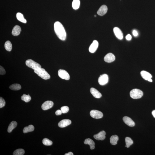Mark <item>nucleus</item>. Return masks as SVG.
Segmentation results:
<instances>
[{"label": "nucleus", "mask_w": 155, "mask_h": 155, "mask_svg": "<svg viewBox=\"0 0 155 155\" xmlns=\"http://www.w3.org/2000/svg\"><path fill=\"white\" fill-rule=\"evenodd\" d=\"M54 29L56 35L60 40L64 41L66 39V32L63 26L60 22H55L54 24Z\"/></svg>", "instance_id": "nucleus-1"}, {"label": "nucleus", "mask_w": 155, "mask_h": 155, "mask_svg": "<svg viewBox=\"0 0 155 155\" xmlns=\"http://www.w3.org/2000/svg\"><path fill=\"white\" fill-rule=\"evenodd\" d=\"M34 72L43 79L48 80L50 78V75L43 68H40L34 70Z\"/></svg>", "instance_id": "nucleus-2"}, {"label": "nucleus", "mask_w": 155, "mask_h": 155, "mask_svg": "<svg viewBox=\"0 0 155 155\" xmlns=\"http://www.w3.org/2000/svg\"><path fill=\"white\" fill-rule=\"evenodd\" d=\"M143 93L141 90L138 89H134L131 90L130 93V96L133 99H139L142 98Z\"/></svg>", "instance_id": "nucleus-3"}, {"label": "nucleus", "mask_w": 155, "mask_h": 155, "mask_svg": "<svg viewBox=\"0 0 155 155\" xmlns=\"http://www.w3.org/2000/svg\"><path fill=\"white\" fill-rule=\"evenodd\" d=\"M26 65L28 67L34 70H37L41 68V66L38 63L31 59H29L26 61Z\"/></svg>", "instance_id": "nucleus-4"}, {"label": "nucleus", "mask_w": 155, "mask_h": 155, "mask_svg": "<svg viewBox=\"0 0 155 155\" xmlns=\"http://www.w3.org/2000/svg\"><path fill=\"white\" fill-rule=\"evenodd\" d=\"M90 115L92 117L96 119L101 118L103 116V113L96 110H91L90 112Z\"/></svg>", "instance_id": "nucleus-5"}, {"label": "nucleus", "mask_w": 155, "mask_h": 155, "mask_svg": "<svg viewBox=\"0 0 155 155\" xmlns=\"http://www.w3.org/2000/svg\"><path fill=\"white\" fill-rule=\"evenodd\" d=\"M109 78L107 74H104L100 76L98 79V82L100 85H104L108 82Z\"/></svg>", "instance_id": "nucleus-6"}, {"label": "nucleus", "mask_w": 155, "mask_h": 155, "mask_svg": "<svg viewBox=\"0 0 155 155\" xmlns=\"http://www.w3.org/2000/svg\"><path fill=\"white\" fill-rule=\"evenodd\" d=\"M58 75L59 77L62 79L68 80L70 79V76L69 73L63 69H59L58 71Z\"/></svg>", "instance_id": "nucleus-7"}, {"label": "nucleus", "mask_w": 155, "mask_h": 155, "mask_svg": "<svg viewBox=\"0 0 155 155\" xmlns=\"http://www.w3.org/2000/svg\"><path fill=\"white\" fill-rule=\"evenodd\" d=\"M98 42L97 40H94L89 47V52L91 53H94L98 49Z\"/></svg>", "instance_id": "nucleus-8"}, {"label": "nucleus", "mask_w": 155, "mask_h": 155, "mask_svg": "<svg viewBox=\"0 0 155 155\" xmlns=\"http://www.w3.org/2000/svg\"><path fill=\"white\" fill-rule=\"evenodd\" d=\"M53 105V103L52 101H46L42 105V109L44 110H48L52 107Z\"/></svg>", "instance_id": "nucleus-9"}, {"label": "nucleus", "mask_w": 155, "mask_h": 155, "mask_svg": "<svg viewBox=\"0 0 155 155\" xmlns=\"http://www.w3.org/2000/svg\"><path fill=\"white\" fill-rule=\"evenodd\" d=\"M106 132L104 131L100 132L97 135H94V137L97 140H103L106 138Z\"/></svg>", "instance_id": "nucleus-10"}, {"label": "nucleus", "mask_w": 155, "mask_h": 155, "mask_svg": "<svg viewBox=\"0 0 155 155\" xmlns=\"http://www.w3.org/2000/svg\"><path fill=\"white\" fill-rule=\"evenodd\" d=\"M115 60V56L111 53L107 54L104 57L105 61L107 63H111L114 61Z\"/></svg>", "instance_id": "nucleus-11"}, {"label": "nucleus", "mask_w": 155, "mask_h": 155, "mask_svg": "<svg viewBox=\"0 0 155 155\" xmlns=\"http://www.w3.org/2000/svg\"><path fill=\"white\" fill-rule=\"evenodd\" d=\"M114 34L118 39L122 40L123 37L122 33L121 30L117 27H115L114 29Z\"/></svg>", "instance_id": "nucleus-12"}, {"label": "nucleus", "mask_w": 155, "mask_h": 155, "mask_svg": "<svg viewBox=\"0 0 155 155\" xmlns=\"http://www.w3.org/2000/svg\"><path fill=\"white\" fill-rule=\"evenodd\" d=\"M71 123V121L69 119H64L60 121L59 123L58 126L60 128H64L67 126Z\"/></svg>", "instance_id": "nucleus-13"}, {"label": "nucleus", "mask_w": 155, "mask_h": 155, "mask_svg": "<svg viewBox=\"0 0 155 155\" xmlns=\"http://www.w3.org/2000/svg\"><path fill=\"white\" fill-rule=\"evenodd\" d=\"M107 10L108 8L107 6L106 5H102L97 11V14L100 16H103L106 13Z\"/></svg>", "instance_id": "nucleus-14"}, {"label": "nucleus", "mask_w": 155, "mask_h": 155, "mask_svg": "<svg viewBox=\"0 0 155 155\" xmlns=\"http://www.w3.org/2000/svg\"><path fill=\"white\" fill-rule=\"evenodd\" d=\"M123 121L127 125L130 127H133L135 125V122L132 119L127 116H125L123 118Z\"/></svg>", "instance_id": "nucleus-15"}, {"label": "nucleus", "mask_w": 155, "mask_h": 155, "mask_svg": "<svg viewBox=\"0 0 155 155\" xmlns=\"http://www.w3.org/2000/svg\"><path fill=\"white\" fill-rule=\"evenodd\" d=\"M90 92L91 94L94 98H100L102 96V94L96 89L94 88H92L90 89Z\"/></svg>", "instance_id": "nucleus-16"}, {"label": "nucleus", "mask_w": 155, "mask_h": 155, "mask_svg": "<svg viewBox=\"0 0 155 155\" xmlns=\"http://www.w3.org/2000/svg\"><path fill=\"white\" fill-rule=\"evenodd\" d=\"M21 31V27L18 25H16L13 29L12 34L14 36H17L20 34Z\"/></svg>", "instance_id": "nucleus-17"}, {"label": "nucleus", "mask_w": 155, "mask_h": 155, "mask_svg": "<svg viewBox=\"0 0 155 155\" xmlns=\"http://www.w3.org/2000/svg\"><path fill=\"white\" fill-rule=\"evenodd\" d=\"M142 77L147 81H148L151 78L152 76L150 73L145 71H142L140 73Z\"/></svg>", "instance_id": "nucleus-18"}, {"label": "nucleus", "mask_w": 155, "mask_h": 155, "mask_svg": "<svg viewBox=\"0 0 155 155\" xmlns=\"http://www.w3.org/2000/svg\"><path fill=\"white\" fill-rule=\"evenodd\" d=\"M84 143L85 144H89L90 145V148L91 150L94 149L95 148V143L91 139L88 138L85 139Z\"/></svg>", "instance_id": "nucleus-19"}, {"label": "nucleus", "mask_w": 155, "mask_h": 155, "mask_svg": "<svg viewBox=\"0 0 155 155\" xmlns=\"http://www.w3.org/2000/svg\"><path fill=\"white\" fill-rule=\"evenodd\" d=\"M17 125V123L16 121H13L10 123L8 129V132L9 133L12 132V130L15 128Z\"/></svg>", "instance_id": "nucleus-20"}, {"label": "nucleus", "mask_w": 155, "mask_h": 155, "mask_svg": "<svg viewBox=\"0 0 155 155\" xmlns=\"http://www.w3.org/2000/svg\"><path fill=\"white\" fill-rule=\"evenodd\" d=\"M118 137L116 135H113L111 136L110 138V143L112 145H115L117 143L118 140Z\"/></svg>", "instance_id": "nucleus-21"}, {"label": "nucleus", "mask_w": 155, "mask_h": 155, "mask_svg": "<svg viewBox=\"0 0 155 155\" xmlns=\"http://www.w3.org/2000/svg\"><path fill=\"white\" fill-rule=\"evenodd\" d=\"M16 17L17 19L20 22L24 23H27V20L25 19L23 14L21 13L20 12L17 13Z\"/></svg>", "instance_id": "nucleus-22"}, {"label": "nucleus", "mask_w": 155, "mask_h": 155, "mask_svg": "<svg viewBox=\"0 0 155 155\" xmlns=\"http://www.w3.org/2000/svg\"><path fill=\"white\" fill-rule=\"evenodd\" d=\"M34 127L33 125H30L24 128L23 132L24 133H27L32 132L34 130Z\"/></svg>", "instance_id": "nucleus-23"}, {"label": "nucleus", "mask_w": 155, "mask_h": 155, "mask_svg": "<svg viewBox=\"0 0 155 155\" xmlns=\"http://www.w3.org/2000/svg\"><path fill=\"white\" fill-rule=\"evenodd\" d=\"M80 4V0H73L72 3V7L74 10H77L79 8Z\"/></svg>", "instance_id": "nucleus-24"}, {"label": "nucleus", "mask_w": 155, "mask_h": 155, "mask_svg": "<svg viewBox=\"0 0 155 155\" xmlns=\"http://www.w3.org/2000/svg\"><path fill=\"white\" fill-rule=\"evenodd\" d=\"M9 88L12 90H20L21 88V86L19 84H14L10 85Z\"/></svg>", "instance_id": "nucleus-25"}, {"label": "nucleus", "mask_w": 155, "mask_h": 155, "mask_svg": "<svg viewBox=\"0 0 155 155\" xmlns=\"http://www.w3.org/2000/svg\"><path fill=\"white\" fill-rule=\"evenodd\" d=\"M4 47L5 49L8 52L11 51L12 48V43L9 41H8L6 42L4 45Z\"/></svg>", "instance_id": "nucleus-26"}, {"label": "nucleus", "mask_w": 155, "mask_h": 155, "mask_svg": "<svg viewBox=\"0 0 155 155\" xmlns=\"http://www.w3.org/2000/svg\"><path fill=\"white\" fill-rule=\"evenodd\" d=\"M126 147L129 148L131 145L133 143V142L132 139L131 138L129 137H126L125 139Z\"/></svg>", "instance_id": "nucleus-27"}, {"label": "nucleus", "mask_w": 155, "mask_h": 155, "mask_svg": "<svg viewBox=\"0 0 155 155\" xmlns=\"http://www.w3.org/2000/svg\"><path fill=\"white\" fill-rule=\"evenodd\" d=\"M21 98L22 100L24 101L26 103L30 102L31 100V97L29 95H27L25 94L22 96Z\"/></svg>", "instance_id": "nucleus-28"}, {"label": "nucleus", "mask_w": 155, "mask_h": 155, "mask_svg": "<svg viewBox=\"0 0 155 155\" xmlns=\"http://www.w3.org/2000/svg\"><path fill=\"white\" fill-rule=\"evenodd\" d=\"M25 151L23 149H18L14 151L13 155H23L24 154Z\"/></svg>", "instance_id": "nucleus-29"}, {"label": "nucleus", "mask_w": 155, "mask_h": 155, "mask_svg": "<svg viewBox=\"0 0 155 155\" xmlns=\"http://www.w3.org/2000/svg\"><path fill=\"white\" fill-rule=\"evenodd\" d=\"M42 143L43 144L46 146H50L52 145L53 143L52 141L47 138L43 139Z\"/></svg>", "instance_id": "nucleus-30"}, {"label": "nucleus", "mask_w": 155, "mask_h": 155, "mask_svg": "<svg viewBox=\"0 0 155 155\" xmlns=\"http://www.w3.org/2000/svg\"><path fill=\"white\" fill-rule=\"evenodd\" d=\"M61 110L62 113L65 114L69 111V108L68 106H64L61 107Z\"/></svg>", "instance_id": "nucleus-31"}, {"label": "nucleus", "mask_w": 155, "mask_h": 155, "mask_svg": "<svg viewBox=\"0 0 155 155\" xmlns=\"http://www.w3.org/2000/svg\"><path fill=\"white\" fill-rule=\"evenodd\" d=\"M6 104V102L4 99L2 97L0 98V108H2L4 107Z\"/></svg>", "instance_id": "nucleus-32"}, {"label": "nucleus", "mask_w": 155, "mask_h": 155, "mask_svg": "<svg viewBox=\"0 0 155 155\" xmlns=\"http://www.w3.org/2000/svg\"><path fill=\"white\" fill-rule=\"evenodd\" d=\"M6 72L4 68L1 66H0V74L3 75L6 73Z\"/></svg>", "instance_id": "nucleus-33"}, {"label": "nucleus", "mask_w": 155, "mask_h": 155, "mask_svg": "<svg viewBox=\"0 0 155 155\" xmlns=\"http://www.w3.org/2000/svg\"><path fill=\"white\" fill-rule=\"evenodd\" d=\"M55 113L56 115H61L62 113L61 110H57L56 111Z\"/></svg>", "instance_id": "nucleus-34"}, {"label": "nucleus", "mask_w": 155, "mask_h": 155, "mask_svg": "<svg viewBox=\"0 0 155 155\" xmlns=\"http://www.w3.org/2000/svg\"><path fill=\"white\" fill-rule=\"evenodd\" d=\"M126 39L127 40H131L132 39V36L130 34H128L126 36Z\"/></svg>", "instance_id": "nucleus-35"}, {"label": "nucleus", "mask_w": 155, "mask_h": 155, "mask_svg": "<svg viewBox=\"0 0 155 155\" xmlns=\"http://www.w3.org/2000/svg\"><path fill=\"white\" fill-rule=\"evenodd\" d=\"M133 35L135 37L137 36L138 35V33L137 31L135 30H134L133 31Z\"/></svg>", "instance_id": "nucleus-36"}, {"label": "nucleus", "mask_w": 155, "mask_h": 155, "mask_svg": "<svg viewBox=\"0 0 155 155\" xmlns=\"http://www.w3.org/2000/svg\"><path fill=\"white\" fill-rule=\"evenodd\" d=\"M65 155H73V154L72 152H69L68 153L65 154Z\"/></svg>", "instance_id": "nucleus-37"}, {"label": "nucleus", "mask_w": 155, "mask_h": 155, "mask_svg": "<svg viewBox=\"0 0 155 155\" xmlns=\"http://www.w3.org/2000/svg\"><path fill=\"white\" fill-rule=\"evenodd\" d=\"M152 114L154 117L155 118V110H153L152 111Z\"/></svg>", "instance_id": "nucleus-38"}, {"label": "nucleus", "mask_w": 155, "mask_h": 155, "mask_svg": "<svg viewBox=\"0 0 155 155\" xmlns=\"http://www.w3.org/2000/svg\"><path fill=\"white\" fill-rule=\"evenodd\" d=\"M148 81H149L150 82H152V80L151 79V78H150V79L149 80H148Z\"/></svg>", "instance_id": "nucleus-39"}, {"label": "nucleus", "mask_w": 155, "mask_h": 155, "mask_svg": "<svg viewBox=\"0 0 155 155\" xmlns=\"http://www.w3.org/2000/svg\"><path fill=\"white\" fill-rule=\"evenodd\" d=\"M96 16H97L96 15H94V16L95 17H96Z\"/></svg>", "instance_id": "nucleus-40"}]
</instances>
